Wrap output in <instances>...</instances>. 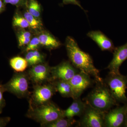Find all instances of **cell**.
<instances>
[{
    "label": "cell",
    "mask_w": 127,
    "mask_h": 127,
    "mask_svg": "<svg viewBox=\"0 0 127 127\" xmlns=\"http://www.w3.org/2000/svg\"><path fill=\"white\" fill-rule=\"evenodd\" d=\"M25 58L31 66L44 62V56L37 50L27 52Z\"/></svg>",
    "instance_id": "obj_18"
},
{
    "label": "cell",
    "mask_w": 127,
    "mask_h": 127,
    "mask_svg": "<svg viewBox=\"0 0 127 127\" xmlns=\"http://www.w3.org/2000/svg\"><path fill=\"white\" fill-rule=\"evenodd\" d=\"M125 124H126V125L127 127V113H126V118H125Z\"/></svg>",
    "instance_id": "obj_31"
},
{
    "label": "cell",
    "mask_w": 127,
    "mask_h": 127,
    "mask_svg": "<svg viewBox=\"0 0 127 127\" xmlns=\"http://www.w3.org/2000/svg\"><path fill=\"white\" fill-rule=\"evenodd\" d=\"M106 84L116 101H127L126 90L127 77L120 73L117 74L109 73L106 78Z\"/></svg>",
    "instance_id": "obj_5"
},
{
    "label": "cell",
    "mask_w": 127,
    "mask_h": 127,
    "mask_svg": "<svg viewBox=\"0 0 127 127\" xmlns=\"http://www.w3.org/2000/svg\"><path fill=\"white\" fill-rule=\"evenodd\" d=\"M87 35L96 42L102 51H108L112 52L115 49L112 41L100 31L89 32Z\"/></svg>",
    "instance_id": "obj_13"
},
{
    "label": "cell",
    "mask_w": 127,
    "mask_h": 127,
    "mask_svg": "<svg viewBox=\"0 0 127 127\" xmlns=\"http://www.w3.org/2000/svg\"><path fill=\"white\" fill-rule=\"evenodd\" d=\"M38 37L40 45L49 50L56 49L61 45V43L58 40L47 32H41Z\"/></svg>",
    "instance_id": "obj_15"
},
{
    "label": "cell",
    "mask_w": 127,
    "mask_h": 127,
    "mask_svg": "<svg viewBox=\"0 0 127 127\" xmlns=\"http://www.w3.org/2000/svg\"><path fill=\"white\" fill-rule=\"evenodd\" d=\"M40 45L38 37H35L31 40L25 49L26 52L37 50Z\"/></svg>",
    "instance_id": "obj_23"
},
{
    "label": "cell",
    "mask_w": 127,
    "mask_h": 127,
    "mask_svg": "<svg viewBox=\"0 0 127 127\" xmlns=\"http://www.w3.org/2000/svg\"><path fill=\"white\" fill-rule=\"evenodd\" d=\"M26 7L30 14L36 18L40 19L41 7L37 0H28Z\"/></svg>",
    "instance_id": "obj_20"
},
{
    "label": "cell",
    "mask_w": 127,
    "mask_h": 127,
    "mask_svg": "<svg viewBox=\"0 0 127 127\" xmlns=\"http://www.w3.org/2000/svg\"><path fill=\"white\" fill-rule=\"evenodd\" d=\"M11 120L9 117L0 118V127H6Z\"/></svg>",
    "instance_id": "obj_28"
},
{
    "label": "cell",
    "mask_w": 127,
    "mask_h": 127,
    "mask_svg": "<svg viewBox=\"0 0 127 127\" xmlns=\"http://www.w3.org/2000/svg\"><path fill=\"white\" fill-rule=\"evenodd\" d=\"M64 111L51 101L36 106L29 105L26 116L40 124L41 127L61 118L64 117Z\"/></svg>",
    "instance_id": "obj_2"
},
{
    "label": "cell",
    "mask_w": 127,
    "mask_h": 127,
    "mask_svg": "<svg viewBox=\"0 0 127 127\" xmlns=\"http://www.w3.org/2000/svg\"><path fill=\"white\" fill-rule=\"evenodd\" d=\"M12 23L15 27L26 28L30 27L29 23L24 16H22L17 13L14 16Z\"/></svg>",
    "instance_id": "obj_22"
},
{
    "label": "cell",
    "mask_w": 127,
    "mask_h": 127,
    "mask_svg": "<svg viewBox=\"0 0 127 127\" xmlns=\"http://www.w3.org/2000/svg\"><path fill=\"white\" fill-rule=\"evenodd\" d=\"M6 92L4 84L0 83V114L2 113V110L6 105L5 100L3 97V93Z\"/></svg>",
    "instance_id": "obj_25"
},
{
    "label": "cell",
    "mask_w": 127,
    "mask_h": 127,
    "mask_svg": "<svg viewBox=\"0 0 127 127\" xmlns=\"http://www.w3.org/2000/svg\"><path fill=\"white\" fill-rule=\"evenodd\" d=\"M69 81L72 89L73 100L80 97L84 90L92 83L91 76L81 71L76 73Z\"/></svg>",
    "instance_id": "obj_10"
},
{
    "label": "cell",
    "mask_w": 127,
    "mask_h": 127,
    "mask_svg": "<svg viewBox=\"0 0 127 127\" xmlns=\"http://www.w3.org/2000/svg\"><path fill=\"white\" fill-rule=\"evenodd\" d=\"M65 47L67 56L75 68L93 77L97 82H103L100 76V72L94 64L92 58L88 53L80 49L75 39L71 37H67Z\"/></svg>",
    "instance_id": "obj_1"
},
{
    "label": "cell",
    "mask_w": 127,
    "mask_h": 127,
    "mask_svg": "<svg viewBox=\"0 0 127 127\" xmlns=\"http://www.w3.org/2000/svg\"><path fill=\"white\" fill-rule=\"evenodd\" d=\"M28 0H3L4 4H10L18 7H26Z\"/></svg>",
    "instance_id": "obj_24"
},
{
    "label": "cell",
    "mask_w": 127,
    "mask_h": 127,
    "mask_svg": "<svg viewBox=\"0 0 127 127\" xmlns=\"http://www.w3.org/2000/svg\"><path fill=\"white\" fill-rule=\"evenodd\" d=\"M97 84L87 97L86 103L91 106L106 113L116 104L115 100L106 84Z\"/></svg>",
    "instance_id": "obj_3"
},
{
    "label": "cell",
    "mask_w": 127,
    "mask_h": 127,
    "mask_svg": "<svg viewBox=\"0 0 127 127\" xmlns=\"http://www.w3.org/2000/svg\"><path fill=\"white\" fill-rule=\"evenodd\" d=\"M32 34L27 31H21L18 34V38H31Z\"/></svg>",
    "instance_id": "obj_27"
},
{
    "label": "cell",
    "mask_w": 127,
    "mask_h": 127,
    "mask_svg": "<svg viewBox=\"0 0 127 127\" xmlns=\"http://www.w3.org/2000/svg\"><path fill=\"white\" fill-rule=\"evenodd\" d=\"M52 82L57 92H58L63 97L73 98L72 89L69 81L56 80Z\"/></svg>",
    "instance_id": "obj_16"
},
{
    "label": "cell",
    "mask_w": 127,
    "mask_h": 127,
    "mask_svg": "<svg viewBox=\"0 0 127 127\" xmlns=\"http://www.w3.org/2000/svg\"><path fill=\"white\" fill-rule=\"evenodd\" d=\"M127 59V42L120 46L115 47L113 51V56L107 68L109 73L119 74V68L121 65Z\"/></svg>",
    "instance_id": "obj_12"
},
{
    "label": "cell",
    "mask_w": 127,
    "mask_h": 127,
    "mask_svg": "<svg viewBox=\"0 0 127 127\" xmlns=\"http://www.w3.org/2000/svg\"><path fill=\"white\" fill-rule=\"evenodd\" d=\"M9 63L11 68L17 72H23L29 65L25 58L19 56L11 58Z\"/></svg>",
    "instance_id": "obj_17"
},
{
    "label": "cell",
    "mask_w": 127,
    "mask_h": 127,
    "mask_svg": "<svg viewBox=\"0 0 127 127\" xmlns=\"http://www.w3.org/2000/svg\"><path fill=\"white\" fill-rule=\"evenodd\" d=\"M63 2L64 4H72L77 5L79 6L81 9L84 10V9L83 8L81 5L80 4L79 1L77 0H63Z\"/></svg>",
    "instance_id": "obj_26"
},
{
    "label": "cell",
    "mask_w": 127,
    "mask_h": 127,
    "mask_svg": "<svg viewBox=\"0 0 127 127\" xmlns=\"http://www.w3.org/2000/svg\"><path fill=\"white\" fill-rule=\"evenodd\" d=\"M77 124L78 122L73 118L62 117L43 125L44 127H69Z\"/></svg>",
    "instance_id": "obj_19"
},
{
    "label": "cell",
    "mask_w": 127,
    "mask_h": 127,
    "mask_svg": "<svg viewBox=\"0 0 127 127\" xmlns=\"http://www.w3.org/2000/svg\"><path fill=\"white\" fill-rule=\"evenodd\" d=\"M31 40V38H18V46L20 47L27 45Z\"/></svg>",
    "instance_id": "obj_29"
},
{
    "label": "cell",
    "mask_w": 127,
    "mask_h": 127,
    "mask_svg": "<svg viewBox=\"0 0 127 127\" xmlns=\"http://www.w3.org/2000/svg\"><path fill=\"white\" fill-rule=\"evenodd\" d=\"M56 90L52 82L40 85H34L33 91L29 101V105L36 106L50 101Z\"/></svg>",
    "instance_id": "obj_6"
},
{
    "label": "cell",
    "mask_w": 127,
    "mask_h": 127,
    "mask_svg": "<svg viewBox=\"0 0 127 127\" xmlns=\"http://www.w3.org/2000/svg\"><path fill=\"white\" fill-rule=\"evenodd\" d=\"M34 85H40L51 82V67L47 64H39L31 66L27 73Z\"/></svg>",
    "instance_id": "obj_8"
},
{
    "label": "cell",
    "mask_w": 127,
    "mask_h": 127,
    "mask_svg": "<svg viewBox=\"0 0 127 127\" xmlns=\"http://www.w3.org/2000/svg\"><path fill=\"white\" fill-rule=\"evenodd\" d=\"M87 103V106L78 125L85 127H105V113L91 106Z\"/></svg>",
    "instance_id": "obj_7"
},
{
    "label": "cell",
    "mask_w": 127,
    "mask_h": 127,
    "mask_svg": "<svg viewBox=\"0 0 127 127\" xmlns=\"http://www.w3.org/2000/svg\"><path fill=\"white\" fill-rule=\"evenodd\" d=\"M30 81L27 73L17 72L13 75L7 83L4 84L6 92L12 94L18 98L28 97Z\"/></svg>",
    "instance_id": "obj_4"
},
{
    "label": "cell",
    "mask_w": 127,
    "mask_h": 127,
    "mask_svg": "<svg viewBox=\"0 0 127 127\" xmlns=\"http://www.w3.org/2000/svg\"><path fill=\"white\" fill-rule=\"evenodd\" d=\"M79 71L70 62H62L56 66L51 67V82L56 80L69 81Z\"/></svg>",
    "instance_id": "obj_9"
},
{
    "label": "cell",
    "mask_w": 127,
    "mask_h": 127,
    "mask_svg": "<svg viewBox=\"0 0 127 127\" xmlns=\"http://www.w3.org/2000/svg\"><path fill=\"white\" fill-rule=\"evenodd\" d=\"M4 2H2V0H0V14L4 10Z\"/></svg>",
    "instance_id": "obj_30"
},
{
    "label": "cell",
    "mask_w": 127,
    "mask_h": 127,
    "mask_svg": "<svg viewBox=\"0 0 127 127\" xmlns=\"http://www.w3.org/2000/svg\"><path fill=\"white\" fill-rule=\"evenodd\" d=\"M23 16L29 23L30 27L32 30L37 31L42 29V23L40 19L32 16L28 10L25 12Z\"/></svg>",
    "instance_id": "obj_21"
},
{
    "label": "cell",
    "mask_w": 127,
    "mask_h": 127,
    "mask_svg": "<svg viewBox=\"0 0 127 127\" xmlns=\"http://www.w3.org/2000/svg\"><path fill=\"white\" fill-rule=\"evenodd\" d=\"M127 107L124 106L112 109L105 113V127H119L125 122Z\"/></svg>",
    "instance_id": "obj_11"
},
{
    "label": "cell",
    "mask_w": 127,
    "mask_h": 127,
    "mask_svg": "<svg viewBox=\"0 0 127 127\" xmlns=\"http://www.w3.org/2000/svg\"><path fill=\"white\" fill-rule=\"evenodd\" d=\"M87 104V103L82 101L80 97L73 99L70 106L64 111V117L73 118L75 116L81 117L84 112Z\"/></svg>",
    "instance_id": "obj_14"
}]
</instances>
